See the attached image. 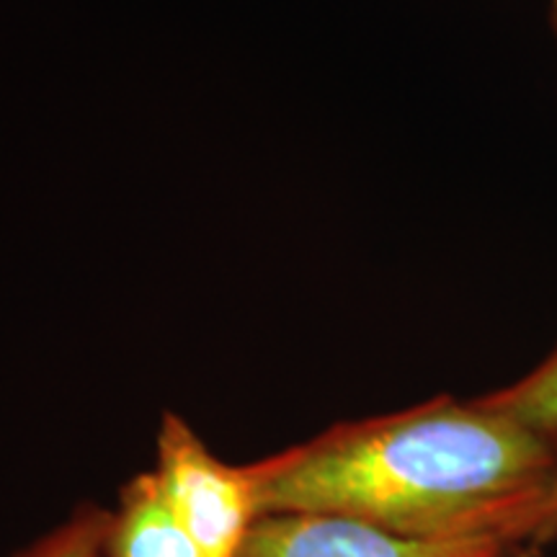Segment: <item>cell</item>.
I'll list each match as a JSON object with an SVG mask.
<instances>
[{
	"mask_svg": "<svg viewBox=\"0 0 557 557\" xmlns=\"http://www.w3.org/2000/svg\"><path fill=\"white\" fill-rule=\"evenodd\" d=\"M259 519L333 513L413 540L517 547L557 483V442L491 393L338 423L248 465Z\"/></svg>",
	"mask_w": 557,
	"mask_h": 557,
	"instance_id": "obj_1",
	"label": "cell"
},
{
	"mask_svg": "<svg viewBox=\"0 0 557 557\" xmlns=\"http://www.w3.org/2000/svg\"><path fill=\"white\" fill-rule=\"evenodd\" d=\"M156 483L181 524L207 557H238L259 521L248 465L214 457L197 431L176 413H165L158 431Z\"/></svg>",
	"mask_w": 557,
	"mask_h": 557,
	"instance_id": "obj_2",
	"label": "cell"
},
{
	"mask_svg": "<svg viewBox=\"0 0 557 557\" xmlns=\"http://www.w3.org/2000/svg\"><path fill=\"white\" fill-rule=\"evenodd\" d=\"M504 540H413L333 513H267L238 557H506Z\"/></svg>",
	"mask_w": 557,
	"mask_h": 557,
	"instance_id": "obj_3",
	"label": "cell"
},
{
	"mask_svg": "<svg viewBox=\"0 0 557 557\" xmlns=\"http://www.w3.org/2000/svg\"><path fill=\"white\" fill-rule=\"evenodd\" d=\"M109 557H207L163 498L152 472L124 485L107 529Z\"/></svg>",
	"mask_w": 557,
	"mask_h": 557,
	"instance_id": "obj_4",
	"label": "cell"
},
{
	"mask_svg": "<svg viewBox=\"0 0 557 557\" xmlns=\"http://www.w3.org/2000/svg\"><path fill=\"white\" fill-rule=\"evenodd\" d=\"M491 398L504 406L508 413L519 416L529 426L545 431L549 438L557 442V344L537 367H532L524 377H519L511 385L493 389ZM557 540V483L537 517L529 529V540L532 545L540 542Z\"/></svg>",
	"mask_w": 557,
	"mask_h": 557,
	"instance_id": "obj_5",
	"label": "cell"
},
{
	"mask_svg": "<svg viewBox=\"0 0 557 557\" xmlns=\"http://www.w3.org/2000/svg\"><path fill=\"white\" fill-rule=\"evenodd\" d=\"M111 513H81L52 537L39 542L24 557H103L107 555V529Z\"/></svg>",
	"mask_w": 557,
	"mask_h": 557,
	"instance_id": "obj_6",
	"label": "cell"
},
{
	"mask_svg": "<svg viewBox=\"0 0 557 557\" xmlns=\"http://www.w3.org/2000/svg\"><path fill=\"white\" fill-rule=\"evenodd\" d=\"M549 21H553V32L557 41V0H549Z\"/></svg>",
	"mask_w": 557,
	"mask_h": 557,
	"instance_id": "obj_7",
	"label": "cell"
},
{
	"mask_svg": "<svg viewBox=\"0 0 557 557\" xmlns=\"http://www.w3.org/2000/svg\"><path fill=\"white\" fill-rule=\"evenodd\" d=\"M508 557H532L529 553H519V555H508Z\"/></svg>",
	"mask_w": 557,
	"mask_h": 557,
	"instance_id": "obj_8",
	"label": "cell"
}]
</instances>
